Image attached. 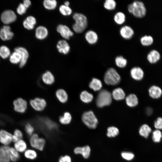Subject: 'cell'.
Listing matches in <instances>:
<instances>
[{
  "instance_id": "1",
  "label": "cell",
  "mask_w": 162,
  "mask_h": 162,
  "mask_svg": "<svg viewBox=\"0 0 162 162\" xmlns=\"http://www.w3.org/2000/svg\"><path fill=\"white\" fill-rule=\"evenodd\" d=\"M73 18L75 21L72 26L73 30L77 33H82L87 26L88 21L86 16L82 13H76L73 14Z\"/></svg>"
},
{
  "instance_id": "2",
  "label": "cell",
  "mask_w": 162,
  "mask_h": 162,
  "mask_svg": "<svg viewBox=\"0 0 162 162\" xmlns=\"http://www.w3.org/2000/svg\"><path fill=\"white\" fill-rule=\"evenodd\" d=\"M128 10L136 17L141 18L145 16L146 12V9L142 2L134 1L128 6Z\"/></svg>"
},
{
  "instance_id": "3",
  "label": "cell",
  "mask_w": 162,
  "mask_h": 162,
  "mask_svg": "<svg viewBox=\"0 0 162 162\" xmlns=\"http://www.w3.org/2000/svg\"><path fill=\"white\" fill-rule=\"evenodd\" d=\"M81 119L83 123L90 129H95L98 124V119L92 111L84 112L82 115Z\"/></svg>"
},
{
  "instance_id": "4",
  "label": "cell",
  "mask_w": 162,
  "mask_h": 162,
  "mask_svg": "<svg viewBox=\"0 0 162 162\" xmlns=\"http://www.w3.org/2000/svg\"><path fill=\"white\" fill-rule=\"evenodd\" d=\"M105 82L108 85H115L120 82V76L113 68H109L106 71L104 77Z\"/></svg>"
},
{
  "instance_id": "5",
  "label": "cell",
  "mask_w": 162,
  "mask_h": 162,
  "mask_svg": "<svg viewBox=\"0 0 162 162\" xmlns=\"http://www.w3.org/2000/svg\"><path fill=\"white\" fill-rule=\"evenodd\" d=\"M112 94L108 91L103 89L99 93L96 99V104L99 107L109 106L112 101Z\"/></svg>"
},
{
  "instance_id": "6",
  "label": "cell",
  "mask_w": 162,
  "mask_h": 162,
  "mask_svg": "<svg viewBox=\"0 0 162 162\" xmlns=\"http://www.w3.org/2000/svg\"><path fill=\"white\" fill-rule=\"evenodd\" d=\"M31 146L33 148L40 151L43 150L46 144V141L43 138L40 137L37 134H33L29 140Z\"/></svg>"
},
{
  "instance_id": "7",
  "label": "cell",
  "mask_w": 162,
  "mask_h": 162,
  "mask_svg": "<svg viewBox=\"0 0 162 162\" xmlns=\"http://www.w3.org/2000/svg\"><path fill=\"white\" fill-rule=\"evenodd\" d=\"M29 104L34 110L38 112H41L44 110L47 105L46 100L40 97H36L31 99Z\"/></svg>"
},
{
  "instance_id": "8",
  "label": "cell",
  "mask_w": 162,
  "mask_h": 162,
  "mask_svg": "<svg viewBox=\"0 0 162 162\" xmlns=\"http://www.w3.org/2000/svg\"><path fill=\"white\" fill-rule=\"evenodd\" d=\"M14 109L16 112L23 113L27 108V103L24 99L21 98H17L13 102Z\"/></svg>"
},
{
  "instance_id": "9",
  "label": "cell",
  "mask_w": 162,
  "mask_h": 162,
  "mask_svg": "<svg viewBox=\"0 0 162 162\" xmlns=\"http://www.w3.org/2000/svg\"><path fill=\"white\" fill-rule=\"evenodd\" d=\"M16 16L14 12L11 10H6L3 11L1 16L2 22L6 24L11 23L16 19Z\"/></svg>"
},
{
  "instance_id": "10",
  "label": "cell",
  "mask_w": 162,
  "mask_h": 162,
  "mask_svg": "<svg viewBox=\"0 0 162 162\" xmlns=\"http://www.w3.org/2000/svg\"><path fill=\"white\" fill-rule=\"evenodd\" d=\"M56 30L63 38L66 40L69 39L74 35L73 32L65 25H59L57 27Z\"/></svg>"
},
{
  "instance_id": "11",
  "label": "cell",
  "mask_w": 162,
  "mask_h": 162,
  "mask_svg": "<svg viewBox=\"0 0 162 162\" xmlns=\"http://www.w3.org/2000/svg\"><path fill=\"white\" fill-rule=\"evenodd\" d=\"M148 92L150 97L154 99L160 98L162 96V89L156 85L151 86L149 88Z\"/></svg>"
},
{
  "instance_id": "12",
  "label": "cell",
  "mask_w": 162,
  "mask_h": 162,
  "mask_svg": "<svg viewBox=\"0 0 162 162\" xmlns=\"http://www.w3.org/2000/svg\"><path fill=\"white\" fill-rule=\"evenodd\" d=\"M74 152L75 154H81L84 158L87 159L90 156L91 149L89 146L86 145L82 147H76L74 149Z\"/></svg>"
},
{
  "instance_id": "13",
  "label": "cell",
  "mask_w": 162,
  "mask_h": 162,
  "mask_svg": "<svg viewBox=\"0 0 162 162\" xmlns=\"http://www.w3.org/2000/svg\"><path fill=\"white\" fill-rule=\"evenodd\" d=\"M14 50L21 55L22 59L20 63L19 67L20 68H22L26 63L29 57L28 52L26 48L22 47H16L14 48Z\"/></svg>"
},
{
  "instance_id": "14",
  "label": "cell",
  "mask_w": 162,
  "mask_h": 162,
  "mask_svg": "<svg viewBox=\"0 0 162 162\" xmlns=\"http://www.w3.org/2000/svg\"><path fill=\"white\" fill-rule=\"evenodd\" d=\"M9 146H0V162H10V161Z\"/></svg>"
},
{
  "instance_id": "15",
  "label": "cell",
  "mask_w": 162,
  "mask_h": 162,
  "mask_svg": "<svg viewBox=\"0 0 162 162\" xmlns=\"http://www.w3.org/2000/svg\"><path fill=\"white\" fill-rule=\"evenodd\" d=\"M13 33L11 32L10 28L8 26H4L0 30V38L3 40L11 39L14 36Z\"/></svg>"
},
{
  "instance_id": "16",
  "label": "cell",
  "mask_w": 162,
  "mask_h": 162,
  "mask_svg": "<svg viewBox=\"0 0 162 162\" xmlns=\"http://www.w3.org/2000/svg\"><path fill=\"white\" fill-rule=\"evenodd\" d=\"M12 135L4 130H0V142L4 146H8L12 142Z\"/></svg>"
},
{
  "instance_id": "17",
  "label": "cell",
  "mask_w": 162,
  "mask_h": 162,
  "mask_svg": "<svg viewBox=\"0 0 162 162\" xmlns=\"http://www.w3.org/2000/svg\"><path fill=\"white\" fill-rule=\"evenodd\" d=\"M119 32L121 36L126 39H131L134 34V32L133 28L127 25L122 27L120 28Z\"/></svg>"
},
{
  "instance_id": "18",
  "label": "cell",
  "mask_w": 162,
  "mask_h": 162,
  "mask_svg": "<svg viewBox=\"0 0 162 162\" xmlns=\"http://www.w3.org/2000/svg\"><path fill=\"white\" fill-rule=\"evenodd\" d=\"M56 47L59 52L64 54H67L70 49L69 44L65 40H59L56 45Z\"/></svg>"
},
{
  "instance_id": "19",
  "label": "cell",
  "mask_w": 162,
  "mask_h": 162,
  "mask_svg": "<svg viewBox=\"0 0 162 162\" xmlns=\"http://www.w3.org/2000/svg\"><path fill=\"white\" fill-rule=\"evenodd\" d=\"M48 34L47 29L43 26H39L36 29L35 36L36 38L40 40H43L45 39Z\"/></svg>"
},
{
  "instance_id": "20",
  "label": "cell",
  "mask_w": 162,
  "mask_h": 162,
  "mask_svg": "<svg viewBox=\"0 0 162 162\" xmlns=\"http://www.w3.org/2000/svg\"><path fill=\"white\" fill-rule=\"evenodd\" d=\"M130 73L132 77L136 80H142L144 76V72L142 69L140 67H135L130 70Z\"/></svg>"
},
{
  "instance_id": "21",
  "label": "cell",
  "mask_w": 162,
  "mask_h": 162,
  "mask_svg": "<svg viewBox=\"0 0 162 162\" xmlns=\"http://www.w3.org/2000/svg\"><path fill=\"white\" fill-rule=\"evenodd\" d=\"M41 78L42 82L46 85H51L55 82V77L53 74L50 71H46L42 75Z\"/></svg>"
},
{
  "instance_id": "22",
  "label": "cell",
  "mask_w": 162,
  "mask_h": 162,
  "mask_svg": "<svg viewBox=\"0 0 162 162\" xmlns=\"http://www.w3.org/2000/svg\"><path fill=\"white\" fill-rule=\"evenodd\" d=\"M55 95L58 100L61 103L64 104L67 102L68 95L67 92L64 89L59 88L56 92Z\"/></svg>"
},
{
  "instance_id": "23",
  "label": "cell",
  "mask_w": 162,
  "mask_h": 162,
  "mask_svg": "<svg viewBox=\"0 0 162 162\" xmlns=\"http://www.w3.org/2000/svg\"><path fill=\"white\" fill-rule=\"evenodd\" d=\"M85 38L86 41L90 44H95L98 40V36L94 31L90 30L88 31L85 34Z\"/></svg>"
},
{
  "instance_id": "24",
  "label": "cell",
  "mask_w": 162,
  "mask_h": 162,
  "mask_svg": "<svg viewBox=\"0 0 162 162\" xmlns=\"http://www.w3.org/2000/svg\"><path fill=\"white\" fill-rule=\"evenodd\" d=\"M152 130L148 124H144L141 126L139 130V135L142 137L147 139L152 133Z\"/></svg>"
},
{
  "instance_id": "25",
  "label": "cell",
  "mask_w": 162,
  "mask_h": 162,
  "mask_svg": "<svg viewBox=\"0 0 162 162\" xmlns=\"http://www.w3.org/2000/svg\"><path fill=\"white\" fill-rule=\"evenodd\" d=\"M35 18L32 16H27L24 20L23 25L25 28L30 30L33 29L36 23Z\"/></svg>"
},
{
  "instance_id": "26",
  "label": "cell",
  "mask_w": 162,
  "mask_h": 162,
  "mask_svg": "<svg viewBox=\"0 0 162 162\" xmlns=\"http://www.w3.org/2000/svg\"><path fill=\"white\" fill-rule=\"evenodd\" d=\"M160 58V55L157 50H153L148 54L147 58L148 62L151 64L157 62Z\"/></svg>"
},
{
  "instance_id": "27",
  "label": "cell",
  "mask_w": 162,
  "mask_h": 162,
  "mask_svg": "<svg viewBox=\"0 0 162 162\" xmlns=\"http://www.w3.org/2000/svg\"><path fill=\"white\" fill-rule=\"evenodd\" d=\"M80 100L85 103H88L93 100V94L87 91H82L80 94Z\"/></svg>"
},
{
  "instance_id": "28",
  "label": "cell",
  "mask_w": 162,
  "mask_h": 162,
  "mask_svg": "<svg viewBox=\"0 0 162 162\" xmlns=\"http://www.w3.org/2000/svg\"><path fill=\"white\" fill-rule=\"evenodd\" d=\"M112 95L115 100H119L124 99L125 95L123 90L122 88H118L115 89L113 91Z\"/></svg>"
},
{
  "instance_id": "29",
  "label": "cell",
  "mask_w": 162,
  "mask_h": 162,
  "mask_svg": "<svg viewBox=\"0 0 162 162\" xmlns=\"http://www.w3.org/2000/svg\"><path fill=\"white\" fill-rule=\"evenodd\" d=\"M127 104L130 107L136 106L138 104V100L136 96L134 94H130L126 98Z\"/></svg>"
},
{
  "instance_id": "30",
  "label": "cell",
  "mask_w": 162,
  "mask_h": 162,
  "mask_svg": "<svg viewBox=\"0 0 162 162\" xmlns=\"http://www.w3.org/2000/svg\"><path fill=\"white\" fill-rule=\"evenodd\" d=\"M89 87L94 91L100 90L102 86L101 81L96 78H93L89 84Z\"/></svg>"
},
{
  "instance_id": "31",
  "label": "cell",
  "mask_w": 162,
  "mask_h": 162,
  "mask_svg": "<svg viewBox=\"0 0 162 162\" xmlns=\"http://www.w3.org/2000/svg\"><path fill=\"white\" fill-rule=\"evenodd\" d=\"M72 120V116L69 112H64L62 116L59 118V121L62 124L67 125L69 124Z\"/></svg>"
},
{
  "instance_id": "32",
  "label": "cell",
  "mask_w": 162,
  "mask_h": 162,
  "mask_svg": "<svg viewBox=\"0 0 162 162\" xmlns=\"http://www.w3.org/2000/svg\"><path fill=\"white\" fill-rule=\"evenodd\" d=\"M27 145L24 140L21 139L15 143L14 148L19 152H23L26 150Z\"/></svg>"
},
{
  "instance_id": "33",
  "label": "cell",
  "mask_w": 162,
  "mask_h": 162,
  "mask_svg": "<svg viewBox=\"0 0 162 162\" xmlns=\"http://www.w3.org/2000/svg\"><path fill=\"white\" fill-rule=\"evenodd\" d=\"M152 139L155 143H159L162 140V132L161 130L155 129L152 133Z\"/></svg>"
},
{
  "instance_id": "34",
  "label": "cell",
  "mask_w": 162,
  "mask_h": 162,
  "mask_svg": "<svg viewBox=\"0 0 162 162\" xmlns=\"http://www.w3.org/2000/svg\"><path fill=\"white\" fill-rule=\"evenodd\" d=\"M125 14L122 12H117L114 16V20L115 22L118 24L121 25L125 21Z\"/></svg>"
},
{
  "instance_id": "35",
  "label": "cell",
  "mask_w": 162,
  "mask_h": 162,
  "mask_svg": "<svg viewBox=\"0 0 162 162\" xmlns=\"http://www.w3.org/2000/svg\"><path fill=\"white\" fill-rule=\"evenodd\" d=\"M119 133V130L117 128L112 126L107 128L106 135L108 137L113 138L117 136Z\"/></svg>"
},
{
  "instance_id": "36",
  "label": "cell",
  "mask_w": 162,
  "mask_h": 162,
  "mask_svg": "<svg viewBox=\"0 0 162 162\" xmlns=\"http://www.w3.org/2000/svg\"><path fill=\"white\" fill-rule=\"evenodd\" d=\"M22 59L20 54L17 52L15 51L10 55L9 60L12 64H16L20 63Z\"/></svg>"
},
{
  "instance_id": "37",
  "label": "cell",
  "mask_w": 162,
  "mask_h": 162,
  "mask_svg": "<svg viewBox=\"0 0 162 162\" xmlns=\"http://www.w3.org/2000/svg\"><path fill=\"white\" fill-rule=\"evenodd\" d=\"M44 7L48 10H54L56 8L57 2L55 0H45L43 2Z\"/></svg>"
},
{
  "instance_id": "38",
  "label": "cell",
  "mask_w": 162,
  "mask_h": 162,
  "mask_svg": "<svg viewBox=\"0 0 162 162\" xmlns=\"http://www.w3.org/2000/svg\"><path fill=\"white\" fill-rule=\"evenodd\" d=\"M9 154L10 161L12 162H16L20 158V156L19 152L14 148L10 147Z\"/></svg>"
},
{
  "instance_id": "39",
  "label": "cell",
  "mask_w": 162,
  "mask_h": 162,
  "mask_svg": "<svg viewBox=\"0 0 162 162\" xmlns=\"http://www.w3.org/2000/svg\"><path fill=\"white\" fill-rule=\"evenodd\" d=\"M115 62L116 65L120 68L125 67L127 63V59L121 56L116 57L115 58Z\"/></svg>"
},
{
  "instance_id": "40",
  "label": "cell",
  "mask_w": 162,
  "mask_h": 162,
  "mask_svg": "<svg viewBox=\"0 0 162 162\" xmlns=\"http://www.w3.org/2000/svg\"><path fill=\"white\" fill-rule=\"evenodd\" d=\"M59 10L61 14L64 16H68L71 15L72 11L69 6L64 4L61 5L59 7Z\"/></svg>"
},
{
  "instance_id": "41",
  "label": "cell",
  "mask_w": 162,
  "mask_h": 162,
  "mask_svg": "<svg viewBox=\"0 0 162 162\" xmlns=\"http://www.w3.org/2000/svg\"><path fill=\"white\" fill-rule=\"evenodd\" d=\"M10 52L9 48L5 46L0 47V56L3 59L8 58L10 55Z\"/></svg>"
},
{
  "instance_id": "42",
  "label": "cell",
  "mask_w": 162,
  "mask_h": 162,
  "mask_svg": "<svg viewBox=\"0 0 162 162\" xmlns=\"http://www.w3.org/2000/svg\"><path fill=\"white\" fill-rule=\"evenodd\" d=\"M140 41L143 46H148L152 44L153 39L152 37L150 36L145 35L141 38Z\"/></svg>"
},
{
  "instance_id": "43",
  "label": "cell",
  "mask_w": 162,
  "mask_h": 162,
  "mask_svg": "<svg viewBox=\"0 0 162 162\" xmlns=\"http://www.w3.org/2000/svg\"><path fill=\"white\" fill-rule=\"evenodd\" d=\"M24 154L26 158L31 160L36 159L37 157L36 152L32 149L26 150L24 152Z\"/></svg>"
},
{
  "instance_id": "44",
  "label": "cell",
  "mask_w": 162,
  "mask_h": 162,
  "mask_svg": "<svg viewBox=\"0 0 162 162\" xmlns=\"http://www.w3.org/2000/svg\"><path fill=\"white\" fill-rule=\"evenodd\" d=\"M116 2L114 0H106L104 3V8L109 10L114 9L116 8Z\"/></svg>"
},
{
  "instance_id": "45",
  "label": "cell",
  "mask_w": 162,
  "mask_h": 162,
  "mask_svg": "<svg viewBox=\"0 0 162 162\" xmlns=\"http://www.w3.org/2000/svg\"><path fill=\"white\" fill-rule=\"evenodd\" d=\"M121 156L124 159L127 161H130L135 157V155L131 152L123 151L121 154Z\"/></svg>"
},
{
  "instance_id": "46",
  "label": "cell",
  "mask_w": 162,
  "mask_h": 162,
  "mask_svg": "<svg viewBox=\"0 0 162 162\" xmlns=\"http://www.w3.org/2000/svg\"><path fill=\"white\" fill-rule=\"evenodd\" d=\"M22 137L23 134L21 131L18 129H16L12 136V141L15 143L22 139Z\"/></svg>"
},
{
  "instance_id": "47",
  "label": "cell",
  "mask_w": 162,
  "mask_h": 162,
  "mask_svg": "<svg viewBox=\"0 0 162 162\" xmlns=\"http://www.w3.org/2000/svg\"><path fill=\"white\" fill-rule=\"evenodd\" d=\"M154 126L155 129L162 130V117H158L154 121Z\"/></svg>"
},
{
  "instance_id": "48",
  "label": "cell",
  "mask_w": 162,
  "mask_h": 162,
  "mask_svg": "<svg viewBox=\"0 0 162 162\" xmlns=\"http://www.w3.org/2000/svg\"><path fill=\"white\" fill-rule=\"evenodd\" d=\"M25 128L26 133L29 135L31 136L33 134L34 128L30 123H26L25 125Z\"/></svg>"
},
{
  "instance_id": "49",
  "label": "cell",
  "mask_w": 162,
  "mask_h": 162,
  "mask_svg": "<svg viewBox=\"0 0 162 162\" xmlns=\"http://www.w3.org/2000/svg\"><path fill=\"white\" fill-rule=\"evenodd\" d=\"M45 120V123L49 129L52 130L56 127V124L48 118L46 119Z\"/></svg>"
},
{
  "instance_id": "50",
  "label": "cell",
  "mask_w": 162,
  "mask_h": 162,
  "mask_svg": "<svg viewBox=\"0 0 162 162\" xmlns=\"http://www.w3.org/2000/svg\"><path fill=\"white\" fill-rule=\"evenodd\" d=\"M27 9V8L23 3H20L19 4L17 8L16 11L18 14L22 15L26 12Z\"/></svg>"
},
{
  "instance_id": "51",
  "label": "cell",
  "mask_w": 162,
  "mask_h": 162,
  "mask_svg": "<svg viewBox=\"0 0 162 162\" xmlns=\"http://www.w3.org/2000/svg\"><path fill=\"white\" fill-rule=\"evenodd\" d=\"M58 162H72L70 156L66 155L61 156L58 159Z\"/></svg>"
},
{
  "instance_id": "52",
  "label": "cell",
  "mask_w": 162,
  "mask_h": 162,
  "mask_svg": "<svg viewBox=\"0 0 162 162\" xmlns=\"http://www.w3.org/2000/svg\"><path fill=\"white\" fill-rule=\"evenodd\" d=\"M23 4L27 9L31 4V2L29 0H24L23 1Z\"/></svg>"
},
{
  "instance_id": "53",
  "label": "cell",
  "mask_w": 162,
  "mask_h": 162,
  "mask_svg": "<svg viewBox=\"0 0 162 162\" xmlns=\"http://www.w3.org/2000/svg\"><path fill=\"white\" fill-rule=\"evenodd\" d=\"M153 110L152 108L148 107L146 108V112L148 115H151L153 113Z\"/></svg>"
},
{
  "instance_id": "54",
  "label": "cell",
  "mask_w": 162,
  "mask_h": 162,
  "mask_svg": "<svg viewBox=\"0 0 162 162\" xmlns=\"http://www.w3.org/2000/svg\"><path fill=\"white\" fill-rule=\"evenodd\" d=\"M70 3L68 1H66L64 2V5L65 6H69Z\"/></svg>"
}]
</instances>
